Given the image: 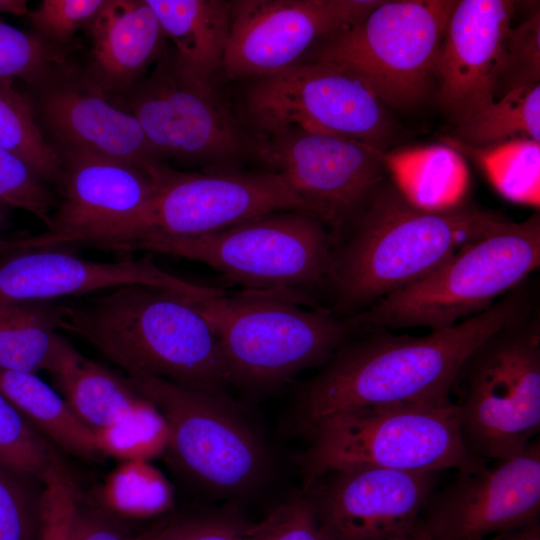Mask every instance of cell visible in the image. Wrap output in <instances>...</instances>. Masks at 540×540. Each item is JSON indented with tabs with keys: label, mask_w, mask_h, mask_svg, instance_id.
<instances>
[{
	"label": "cell",
	"mask_w": 540,
	"mask_h": 540,
	"mask_svg": "<svg viewBox=\"0 0 540 540\" xmlns=\"http://www.w3.org/2000/svg\"><path fill=\"white\" fill-rule=\"evenodd\" d=\"M35 89L38 115L59 154H87L140 166L163 163L137 119L82 73L67 65Z\"/></svg>",
	"instance_id": "obj_19"
},
{
	"label": "cell",
	"mask_w": 540,
	"mask_h": 540,
	"mask_svg": "<svg viewBox=\"0 0 540 540\" xmlns=\"http://www.w3.org/2000/svg\"><path fill=\"white\" fill-rule=\"evenodd\" d=\"M129 112L139 122L150 146L163 160L205 171L237 169L252 151L214 84L184 74L173 50H166L154 69L125 95Z\"/></svg>",
	"instance_id": "obj_12"
},
{
	"label": "cell",
	"mask_w": 540,
	"mask_h": 540,
	"mask_svg": "<svg viewBox=\"0 0 540 540\" xmlns=\"http://www.w3.org/2000/svg\"><path fill=\"white\" fill-rule=\"evenodd\" d=\"M66 52L37 33L0 21V84L19 80L35 88L67 66Z\"/></svg>",
	"instance_id": "obj_31"
},
{
	"label": "cell",
	"mask_w": 540,
	"mask_h": 540,
	"mask_svg": "<svg viewBox=\"0 0 540 540\" xmlns=\"http://www.w3.org/2000/svg\"><path fill=\"white\" fill-rule=\"evenodd\" d=\"M56 301L0 303L1 369L35 374L51 370L62 339Z\"/></svg>",
	"instance_id": "obj_27"
},
{
	"label": "cell",
	"mask_w": 540,
	"mask_h": 540,
	"mask_svg": "<svg viewBox=\"0 0 540 540\" xmlns=\"http://www.w3.org/2000/svg\"><path fill=\"white\" fill-rule=\"evenodd\" d=\"M497 462L432 492L421 520L435 540H487L539 518V439Z\"/></svg>",
	"instance_id": "obj_17"
},
{
	"label": "cell",
	"mask_w": 540,
	"mask_h": 540,
	"mask_svg": "<svg viewBox=\"0 0 540 540\" xmlns=\"http://www.w3.org/2000/svg\"><path fill=\"white\" fill-rule=\"evenodd\" d=\"M540 13L512 27L506 42L503 65L494 98L526 86L540 84Z\"/></svg>",
	"instance_id": "obj_34"
},
{
	"label": "cell",
	"mask_w": 540,
	"mask_h": 540,
	"mask_svg": "<svg viewBox=\"0 0 540 540\" xmlns=\"http://www.w3.org/2000/svg\"><path fill=\"white\" fill-rule=\"evenodd\" d=\"M0 203L31 213L47 228L56 200L48 183L0 147Z\"/></svg>",
	"instance_id": "obj_35"
},
{
	"label": "cell",
	"mask_w": 540,
	"mask_h": 540,
	"mask_svg": "<svg viewBox=\"0 0 540 540\" xmlns=\"http://www.w3.org/2000/svg\"><path fill=\"white\" fill-rule=\"evenodd\" d=\"M0 391L33 426L67 453L83 459L102 453L96 433L35 373L0 368Z\"/></svg>",
	"instance_id": "obj_26"
},
{
	"label": "cell",
	"mask_w": 540,
	"mask_h": 540,
	"mask_svg": "<svg viewBox=\"0 0 540 540\" xmlns=\"http://www.w3.org/2000/svg\"><path fill=\"white\" fill-rule=\"evenodd\" d=\"M440 472L334 471L304 492L333 540H408Z\"/></svg>",
	"instance_id": "obj_18"
},
{
	"label": "cell",
	"mask_w": 540,
	"mask_h": 540,
	"mask_svg": "<svg viewBox=\"0 0 540 540\" xmlns=\"http://www.w3.org/2000/svg\"><path fill=\"white\" fill-rule=\"evenodd\" d=\"M29 12L28 3L25 0H0V13L24 16Z\"/></svg>",
	"instance_id": "obj_43"
},
{
	"label": "cell",
	"mask_w": 540,
	"mask_h": 540,
	"mask_svg": "<svg viewBox=\"0 0 540 540\" xmlns=\"http://www.w3.org/2000/svg\"><path fill=\"white\" fill-rule=\"evenodd\" d=\"M143 284L199 296L212 287L184 280L159 267L147 254L138 259L100 262L65 248L9 252L0 260V303L56 301L123 285Z\"/></svg>",
	"instance_id": "obj_21"
},
{
	"label": "cell",
	"mask_w": 540,
	"mask_h": 540,
	"mask_svg": "<svg viewBox=\"0 0 540 540\" xmlns=\"http://www.w3.org/2000/svg\"><path fill=\"white\" fill-rule=\"evenodd\" d=\"M105 0H42L28 16L47 42L66 48L75 33L87 27Z\"/></svg>",
	"instance_id": "obj_37"
},
{
	"label": "cell",
	"mask_w": 540,
	"mask_h": 540,
	"mask_svg": "<svg viewBox=\"0 0 540 540\" xmlns=\"http://www.w3.org/2000/svg\"><path fill=\"white\" fill-rule=\"evenodd\" d=\"M334 242L315 214L286 210L195 237L149 236L107 250L147 251L203 263L242 290L294 297L314 308L330 295Z\"/></svg>",
	"instance_id": "obj_5"
},
{
	"label": "cell",
	"mask_w": 540,
	"mask_h": 540,
	"mask_svg": "<svg viewBox=\"0 0 540 540\" xmlns=\"http://www.w3.org/2000/svg\"><path fill=\"white\" fill-rule=\"evenodd\" d=\"M126 377L161 416L170 458L193 484L222 498L251 495L265 484L272 468L270 451L227 394L151 375Z\"/></svg>",
	"instance_id": "obj_9"
},
{
	"label": "cell",
	"mask_w": 540,
	"mask_h": 540,
	"mask_svg": "<svg viewBox=\"0 0 540 540\" xmlns=\"http://www.w3.org/2000/svg\"><path fill=\"white\" fill-rule=\"evenodd\" d=\"M445 144L470 156L506 199L539 207L540 142L517 139L488 146H471L454 138Z\"/></svg>",
	"instance_id": "obj_28"
},
{
	"label": "cell",
	"mask_w": 540,
	"mask_h": 540,
	"mask_svg": "<svg viewBox=\"0 0 540 540\" xmlns=\"http://www.w3.org/2000/svg\"><path fill=\"white\" fill-rule=\"evenodd\" d=\"M408 540H435L432 535L427 530L426 526L424 525L423 521H418L414 531L412 532L411 536Z\"/></svg>",
	"instance_id": "obj_44"
},
{
	"label": "cell",
	"mask_w": 540,
	"mask_h": 540,
	"mask_svg": "<svg viewBox=\"0 0 540 540\" xmlns=\"http://www.w3.org/2000/svg\"><path fill=\"white\" fill-rule=\"evenodd\" d=\"M244 108L256 134L299 127L384 150L393 131L372 88L352 71L324 60L304 59L253 78Z\"/></svg>",
	"instance_id": "obj_11"
},
{
	"label": "cell",
	"mask_w": 540,
	"mask_h": 540,
	"mask_svg": "<svg viewBox=\"0 0 540 540\" xmlns=\"http://www.w3.org/2000/svg\"><path fill=\"white\" fill-rule=\"evenodd\" d=\"M191 301L216 334L230 384L251 392L321 367L361 328L353 316L272 292L215 288Z\"/></svg>",
	"instance_id": "obj_4"
},
{
	"label": "cell",
	"mask_w": 540,
	"mask_h": 540,
	"mask_svg": "<svg viewBox=\"0 0 540 540\" xmlns=\"http://www.w3.org/2000/svg\"><path fill=\"white\" fill-rule=\"evenodd\" d=\"M137 540H151V533L139 536Z\"/></svg>",
	"instance_id": "obj_46"
},
{
	"label": "cell",
	"mask_w": 540,
	"mask_h": 540,
	"mask_svg": "<svg viewBox=\"0 0 540 540\" xmlns=\"http://www.w3.org/2000/svg\"><path fill=\"white\" fill-rule=\"evenodd\" d=\"M391 182L416 207L444 210L459 206L468 185L463 155L447 144L385 151L369 146Z\"/></svg>",
	"instance_id": "obj_25"
},
{
	"label": "cell",
	"mask_w": 540,
	"mask_h": 540,
	"mask_svg": "<svg viewBox=\"0 0 540 540\" xmlns=\"http://www.w3.org/2000/svg\"><path fill=\"white\" fill-rule=\"evenodd\" d=\"M457 0H382L363 20L316 45L324 60L361 77L394 109L419 105L436 82L445 30Z\"/></svg>",
	"instance_id": "obj_10"
},
{
	"label": "cell",
	"mask_w": 540,
	"mask_h": 540,
	"mask_svg": "<svg viewBox=\"0 0 540 540\" xmlns=\"http://www.w3.org/2000/svg\"><path fill=\"white\" fill-rule=\"evenodd\" d=\"M252 540H333L306 492L253 526Z\"/></svg>",
	"instance_id": "obj_38"
},
{
	"label": "cell",
	"mask_w": 540,
	"mask_h": 540,
	"mask_svg": "<svg viewBox=\"0 0 540 540\" xmlns=\"http://www.w3.org/2000/svg\"><path fill=\"white\" fill-rule=\"evenodd\" d=\"M489 540H540L539 518L515 529L494 535Z\"/></svg>",
	"instance_id": "obj_42"
},
{
	"label": "cell",
	"mask_w": 540,
	"mask_h": 540,
	"mask_svg": "<svg viewBox=\"0 0 540 540\" xmlns=\"http://www.w3.org/2000/svg\"><path fill=\"white\" fill-rule=\"evenodd\" d=\"M173 43L188 77L214 84L222 71L231 31L232 3L225 0H146Z\"/></svg>",
	"instance_id": "obj_23"
},
{
	"label": "cell",
	"mask_w": 540,
	"mask_h": 540,
	"mask_svg": "<svg viewBox=\"0 0 540 540\" xmlns=\"http://www.w3.org/2000/svg\"><path fill=\"white\" fill-rule=\"evenodd\" d=\"M49 374L74 413L95 433L121 423L147 402L126 376L86 358L63 336Z\"/></svg>",
	"instance_id": "obj_24"
},
{
	"label": "cell",
	"mask_w": 540,
	"mask_h": 540,
	"mask_svg": "<svg viewBox=\"0 0 540 540\" xmlns=\"http://www.w3.org/2000/svg\"><path fill=\"white\" fill-rule=\"evenodd\" d=\"M382 0H234L222 70L257 78L300 62L316 45L363 20Z\"/></svg>",
	"instance_id": "obj_16"
},
{
	"label": "cell",
	"mask_w": 540,
	"mask_h": 540,
	"mask_svg": "<svg viewBox=\"0 0 540 540\" xmlns=\"http://www.w3.org/2000/svg\"><path fill=\"white\" fill-rule=\"evenodd\" d=\"M10 209L7 205L0 203V232L3 228L4 222L6 220L7 212Z\"/></svg>",
	"instance_id": "obj_45"
},
{
	"label": "cell",
	"mask_w": 540,
	"mask_h": 540,
	"mask_svg": "<svg viewBox=\"0 0 540 540\" xmlns=\"http://www.w3.org/2000/svg\"><path fill=\"white\" fill-rule=\"evenodd\" d=\"M191 297L155 286L123 285L58 302V329L92 345L126 375H151L226 394L231 384L218 339Z\"/></svg>",
	"instance_id": "obj_3"
},
{
	"label": "cell",
	"mask_w": 540,
	"mask_h": 540,
	"mask_svg": "<svg viewBox=\"0 0 540 540\" xmlns=\"http://www.w3.org/2000/svg\"><path fill=\"white\" fill-rule=\"evenodd\" d=\"M455 124L454 139L471 146L540 142V84L513 90Z\"/></svg>",
	"instance_id": "obj_29"
},
{
	"label": "cell",
	"mask_w": 540,
	"mask_h": 540,
	"mask_svg": "<svg viewBox=\"0 0 540 540\" xmlns=\"http://www.w3.org/2000/svg\"><path fill=\"white\" fill-rule=\"evenodd\" d=\"M252 151L309 205L334 245L388 182L369 145L324 132L286 127L256 134Z\"/></svg>",
	"instance_id": "obj_13"
},
{
	"label": "cell",
	"mask_w": 540,
	"mask_h": 540,
	"mask_svg": "<svg viewBox=\"0 0 540 540\" xmlns=\"http://www.w3.org/2000/svg\"><path fill=\"white\" fill-rule=\"evenodd\" d=\"M540 265V215L511 221L468 243L423 279L354 314L361 326L388 330L451 327L483 312Z\"/></svg>",
	"instance_id": "obj_8"
},
{
	"label": "cell",
	"mask_w": 540,
	"mask_h": 540,
	"mask_svg": "<svg viewBox=\"0 0 540 540\" xmlns=\"http://www.w3.org/2000/svg\"><path fill=\"white\" fill-rule=\"evenodd\" d=\"M510 222L464 203L444 210L416 207L388 181L333 247L328 309L341 317L360 313Z\"/></svg>",
	"instance_id": "obj_2"
},
{
	"label": "cell",
	"mask_w": 540,
	"mask_h": 540,
	"mask_svg": "<svg viewBox=\"0 0 540 540\" xmlns=\"http://www.w3.org/2000/svg\"><path fill=\"white\" fill-rule=\"evenodd\" d=\"M56 459L46 440L0 391V461L42 482Z\"/></svg>",
	"instance_id": "obj_32"
},
{
	"label": "cell",
	"mask_w": 540,
	"mask_h": 540,
	"mask_svg": "<svg viewBox=\"0 0 540 540\" xmlns=\"http://www.w3.org/2000/svg\"><path fill=\"white\" fill-rule=\"evenodd\" d=\"M459 430L475 458L522 453L540 431V310L501 327L459 366L450 389Z\"/></svg>",
	"instance_id": "obj_7"
},
{
	"label": "cell",
	"mask_w": 540,
	"mask_h": 540,
	"mask_svg": "<svg viewBox=\"0 0 540 540\" xmlns=\"http://www.w3.org/2000/svg\"><path fill=\"white\" fill-rule=\"evenodd\" d=\"M40 540H70L78 495L72 478L57 458L42 477Z\"/></svg>",
	"instance_id": "obj_36"
},
{
	"label": "cell",
	"mask_w": 540,
	"mask_h": 540,
	"mask_svg": "<svg viewBox=\"0 0 540 540\" xmlns=\"http://www.w3.org/2000/svg\"><path fill=\"white\" fill-rule=\"evenodd\" d=\"M128 537L111 520L92 509H82L77 505L71 529L70 540H137Z\"/></svg>",
	"instance_id": "obj_41"
},
{
	"label": "cell",
	"mask_w": 540,
	"mask_h": 540,
	"mask_svg": "<svg viewBox=\"0 0 540 540\" xmlns=\"http://www.w3.org/2000/svg\"><path fill=\"white\" fill-rule=\"evenodd\" d=\"M286 210L312 213L290 184L269 170L185 172L161 163L153 196L132 233L102 249L149 236H201Z\"/></svg>",
	"instance_id": "obj_14"
},
{
	"label": "cell",
	"mask_w": 540,
	"mask_h": 540,
	"mask_svg": "<svg viewBox=\"0 0 540 540\" xmlns=\"http://www.w3.org/2000/svg\"><path fill=\"white\" fill-rule=\"evenodd\" d=\"M61 200L43 233L0 240V254L43 248L94 247L126 239L155 189V169L80 153L59 154Z\"/></svg>",
	"instance_id": "obj_15"
},
{
	"label": "cell",
	"mask_w": 540,
	"mask_h": 540,
	"mask_svg": "<svg viewBox=\"0 0 540 540\" xmlns=\"http://www.w3.org/2000/svg\"><path fill=\"white\" fill-rule=\"evenodd\" d=\"M253 527L223 518L181 522L155 533L151 540H252Z\"/></svg>",
	"instance_id": "obj_40"
},
{
	"label": "cell",
	"mask_w": 540,
	"mask_h": 540,
	"mask_svg": "<svg viewBox=\"0 0 540 540\" xmlns=\"http://www.w3.org/2000/svg\"><path fill=\"white\" fill-rule=\"evenodd\" d=\"M87 28L91 49L82 74L107 97L124 96L166 51L167 37L146 0H105Z\"/></svg>",
	"instance_id": "obj_22"
},
{
	"label": "cell",
	"mask_w": 540,
	"mask_h": 540,
	"mask_svg": "<svg viewBox=\"0 0 540 540\" xmlns=\"http://www.w3.org/2000/svg\"><path fill=\"white\" fill-rule=\"evenodd\" d=\"M35 480L0 461V540H40Z\"/></svg>",
	"instance_id": "obj_33"
},
{
	"label": "cell",
	"mask_w": 540,
	"mask_h": 540,
	"mask_svg": "<svg viewBox=\"0 0 540 540\" xmlns=\"http://www.w3.org/2000/svg\"><path fill=\"white\" fill-rule=\"evenodd\" d=\"M487 540H489V539H487Z\"/></svg>",
	"instance_id": "obj_47"
},
{
	"label": "cell",
	"mask_w": 540,
	"mask_h": 540,
	"mask_svg": "<svg viewBox=\"0 0 540 540\" xmlns=\"http://www.w3.org/2000/svg\"><path fill=\"white\" fill-rule=\"evenodd\" d=\"M536 285L525 280L483 312L425 336L361 326L300 390L298 423L348 410L394 403L448 404L464 359L501 327L539 306Z\"/></svg>",
	"instance_id": "obj_1"
},
{
	"label": "cell",
	"mask_w": 540,
	"mask_h": 540,
	"mask_svg": "<svg viewBox=\"0 0 540 540\" xmlns=\"http://www.w3.org/2000/svg\"><path fill=\"white\" fill-rule=\"evenodd\" d=\"M306 432L304 489L324 474L348 469L472 473L488 466L465 448L452 403L366 406L328 416Z\"/></svg>",
	"instance_id": "obj_6"
},
{
	"label": "cell",
	"mask_w": 540,
	"mask_h": 540,
	"mask_svg": "<svg viewBox=\"0 0 540 540\" xmlns=\"http://www.w3.org/2000/svg\"><path fill=\"white\" fill-rule=\"evenodd\" d=\"M0 147L46 183L61 188L63 162L59 153L45 139L32 103L8 84H0Z\"/></svg>",
	"instance_id": "obj_30"
},
{
	"label": "cell",
	"mask_w": 540,
	"mask_h": 540,
	"mask_svg": "<svg viewBox=\"0 0 540 540\" xmlns=\"http://www.w3.org/2000/svg\"><path fill=\"white\" fill-rule=\"evenodd\" d=\"M515 4L509 0H457L439 50L438 101L459 122L495 100Z\"/></svg>",
	"instance_id": "obj_20"
},
{
	"label": "cell",
	"mask_w": 540,
	"mask_h": 540,
	"mask_svg": "<svg viewBox=\"0 0 540 540\" xmlns=\"http://www.w3.org/2000/svg\"><path fill=\"white\" fill-rule=\"evenodd\" d=\"M156 413V409L147 401L126 420L107 430L97 432L102 453L119 457L141 455L149 439H153L155 430L158 428V421L162 419L161 416H156Z\"/></svg>",
	"instance_id": "obj_39"
}]
</instances>
